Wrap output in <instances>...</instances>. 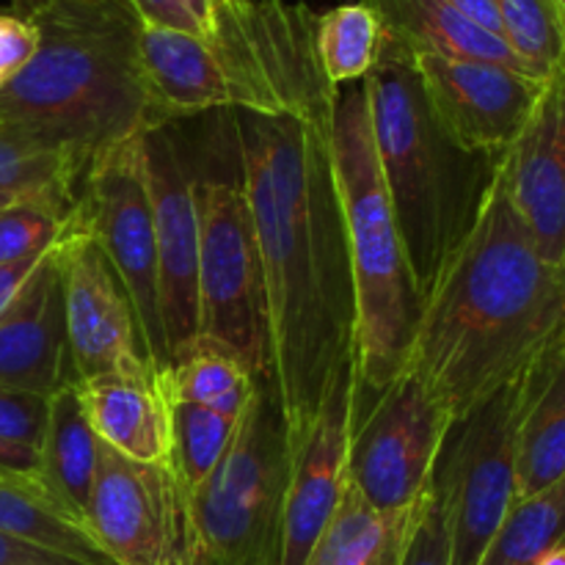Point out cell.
<instances>
[{
    "instance_id": "cell-1",
    "label": "cell",
    "mask_w": 565,
    "mask_h": 565,
    "mask_svg": "<svg viewBox=\"0 0 565 565\" xmlns=\"http://www.w3.org/2000/svg\"><path fill=\"white\" fill-rule=\"evenodd\" d=\"M337 103V99H334ZM331 108L230 110L268 303L270 375L290 450L356 356V301L331 158Z\"/></svg>"
},
{
    "instance_id": "cell-2",
    "label": "cell",
    "mask_w": 565,
    "mask_h": 565,
    "mask_svg": "<svg viewBox=\"0 0 565 565\" xmlns=\"http://www.w3.org/2000/svg\"><path fill=\"white\" fill-rule=\"evenodd\" d=\"M563 331L565 265L541 257L497 163L472 226L425 292L406 370L458 423Z\"/></svg>"
},
{
    "instance_id": "cell-3",
    "label": "cell",
    "mask_w": 565,
    "mask_h": 565,
    "mask_svg": "<svg viewBox=\"0 0 565 565\" xmlns=\"http://www.w3.org/2000/svg\"><path fill=\"white\" fill-rule=\"evenodd\" d=\"M36 53L0 88V121L92 163L163 127L141 66L143 20L130 0H55L33 14Z\"/></svg>"
},
{
    "instance_id": "cell-4",
    "label": "cell",
    "mask_w": 565,
    "mask_h": 565,
    "mask_svg": "<svg viewBox=\"0 0 565 565\" xmlns=\"http://www.w3.org/2000/svg\"><path fill=\"white\" fill-rule=\"evenodd\" d=\"M318 17L307 3L248 0L221 11L210 39L143 25L141 66L160 125L218 110L331 108L340 88L320 64Z\"/></svg>"
},
{
    "instance_id": "cell-5",
    "label": "cell",
    "mask_w": 565,
    "mask_h": 565,
    "mask_svg": "<svg viewBox=\"0 0 565 565\" xmlns=\"http://www.w3.org/2000/svg\"><path fill=\"white\" fill-rule=\"evenodd\" d=\"M381 177L401 226L419 296L478 215L500 158L461 152L436 125L417 58L381 31L379 55L364 77Z\"/></svg>"
},
{
    "instance_id": "cell-6",
    "label": "cell",
    "mask_w": 565,
    "mask_h": 565,
    "mask_svg": "<svg viewBox=\"0 0 565 565\" xmlns=\"http://www.w3.org/2000/svg\"><path fill=\"white\" fill-rule=\"evenodd\" d=\"M331 158L356 301V395L364 397L390 386L406 370L423 296L381 177L362 81L337 94Z\"/></svg>"
},
{
    "instance_id": "cell-7",
    "label": "cell",
    "mask_w": 565,
    "mask_h": 565,
    "mask_svg": "<svg viewBox=\"0 0 565 565\" xmlns=\"http://www.w3.org/2000/svg\"><path fill=\"white\" fill-rule=\"evenodd\" d=\"M290 463L279 395L259 375L226 456L188 494L191 565H279Z\"/></svg>"
},
{
    "instance_id": "cell-8",
    "label": "cell",
    "mask_w": 565,
    "mask_h": 565,
    "mask_svg": "<svg viewBox=\"0 0 565 565\" xmlns=\"http://www.w3.org/2000/svg\"><path fill=\"white\" fill-rule=\"evenodd\" d=\"M199 204V331L270 375L268 303L252 210L237 174H193Z\"/></svg>"
},
{
    "instance_id": "cell-9",
    "label": "cell",
    "mask_w": 565,
    "mask_h": 565,
    "mask_svg": "<svg viewBox=\"0 0 565 565\" xmlns=\"http://www.w3.org/2000/svg\"><path fill=\"white\" fill-rule=\"evenodd\" d=\"M450 425L439 401L408 370L381 392L356 395L348 489L379 511H408L428 489Z\"/></svg>"
},
{
    "instance_id": "cell-10",
    "label": "cell",
    "mask_w": 565,
    "mask_h": 565,
    "mask_svg": "<svg viewBox=\"0 0 565 565\" xmlns=\"http://www.w3.org/2000/svg\"><path fill=\"white\" fill-rule=\"evenodd\" d=\"M519 381L452 423L441 441L434 480L447 500L452 565H480L516 502Z\"/></svg>"
},
{
    "instance_id": "cell-11",
    "label": "cell",
    "mask_w": 565,
    "mask_h": 565,
    "mask_svg": "<svg viewBox=\"0 0 565 565\" xmlns=\"http://www.w3.org/2000/svg\"><path fill=\"white\" fill-rule=\"evenodd\" d=\"M75 213L97 237L105 257L130 292L149 359L158 367H166L169 345L160 318L158 243L143 136L116 143L88 163Z\"/></svg>"
},
{
    "instance_id": "cell-12",
    "label": "cell",
    "mask_w": 565,
    "mask_h": 565,
    "mask_svg": "<svg viewBox=\"0 0 565 565\" xmlns=\"http://www.w3.org/2000/svg\"><path fill=\"white\" fill-rule=\"evenodd\" d=\"M83 524L116 565H191L188 491L169 461H132L99 441Z\"/></svg>"
},
{
    "instance_id": "cell-13",
    "label": "cell",
    "mask_w": 565,
    "mask_h": 565,
    "mask_svg": "<svg viewBox=\"0 0 565 565\" xmlns=\"http://www.w3.org/2000/svg\"><path fill=\"white\" fill-rule=\"evenodd\" d=\"M55 246L75 379H92L127 359H149L130 292L75 210Z\"/></svg>"
},
{
    "instance_id": "cell-14",
    "label": "cell",
    "mask_w": 565,
    "mask_h": 565,
    "mask_svg": "<svg viewBox=\"0 0 565 565\" xmlns=\"http://www.w3.org/2000/svg\"><path fill=\"white\" fill-rule=\"evenodd\" d=\"M436 125L461 152L502 158L535 108L544 77L500 64L417 55Z\"/></svg>"
},
{
    "instance_id": "cell-15",
    "label": "cell",
    "mask_w": 565,
    "mask_h": 565,
    "mask_svg": "<svg viewBox=\"0 0 565 565\" xmlns=\"http://www.w3.org/2000/svg\"><path fill=\"white\" fill-rule=\"evenodd\" d=\"M147 182L158 243L160 318L169 362L199 331V204L171 125L143 132ZM169 367V364H166Z\"/></svg>"
},
{
    "instance_id": "cell-16",
    "label": "cell",
    "mask_w": 565,
    "mask_h": 565,
    "mask_svg": "<svg viewBox=\"0 0 565 565\" xmlns=\"http://www.w3.org/2000/svg\"><path fill=\"white\" fill-rule=\"evenodd\" d=\"M356 401V356L337 370L318 417L292 450L281 516L279 565H303L348 486V447Z\"/></svg>"
},
{
    "instance_id": "cell-17",
    "label": "cell",
    "mask_w": 565,
    "mask_h": 565,
    "mask_svg": "<svg viewBox=\"0 0 565 565\" xmlns=\"http://www.w3.org/2000/svg\"><path fill=\"white\" fill-rule=\"evenodd\" d=\"M500 166L541 257L565 265V55L544 77L533 114Z\"/></svg>"
},
{
    "instance_id": "cell-18",
    "label": "cell",
    "mask_w": 565,
    "mask_h": 565,
    "mask_svg": "<svg viewBox=\"0 0 565 565\" xmlns=\"http://www.w3.org/2000/svg\"><path fill=\"white\" fill-rule=\"evenodd\" d=\"M0 384L44 397L77 384L58 246L44 254L17 301L0 315Z\"/></svg>"
},
{
    "instance_id": "cell-19",
    "label": "cell",
    "mask_w": 565,
    "mask_h": 565,
    "mask_svg": "<svg viewBox=\"0 0 565 565\" xmlns=\"http://www.w3.org/2000/svg\"><path fill=\"white\" fill-rule=\"evenodd\" d=\"M75 386L88 425L103 445L132 461H169L171 403L163 367L147 356L127 359Z\"/></svg>"
},
{
    "instance_id": "cell-20",
    "label": "cell",
    "mask_w": 565,
    "mask_h": 565,
    "mask_svg": "<svg viewBox=\"0 0 565 565\" xmlns=\"http://www.w3.org/2000/svg\"><path fill=\"white\" fill-rule=\"evenodd\" d=\"M565 478V331L519 381L516 500Z\"/></svg>"
},
{
    "instance_id": "cell-21",
    "label": "cell",
    "mask_w": 565,
    "mask_h": 565,
    "mask_svg": "<svg viewBox=\"0 0 565 565\" xmlns=\"http://www.w3.org/2000/svg\"><path fill=\"white\" fill-rule=\"evenodd\" d=\"M362 3L379 14L381 31L386 36L397 39L412 53L486 61L533 75L505 39L469 22L447 0H362Z\"/></svg>"
},
{
    "instance_id": "cell-22",
    "label": "cell",
    "mask_w": 565,
    "mask_h": 565,
    "mask_svg": "<svg viewBox=\"0 0 565 565\" xmlns=\"http://www.w3.org/2000/svg\"><path fill=\"white\" fill-rule=\"evenodd\" d=\"M39 461H42V486L50 500L66 516L83 524L97 478L99 439L88 425L75 384L50 397L47 430L39 447Z\"/></svg>"
},
{
    "instance_id": "cell-23",
    "label": "cell",
    "mask_w": 565,
    "mask_h": 565,
    "mask_svg": "<svg viewBox=\"0 0 565 565\" xmlns=\"http://www.w3.org/2000/svg\"><path fill=\"white\" fill-rule=\"evenodd\" d=\"M254 370L230 348L193 337L163 367V386L169 401L193 403L224 417L241 419L257 390Z\"/></svg>"
},
{
    "instance_id": "cell-24",
    "label": "cell",
    "mask_w": 565,
    "mask_h": 565,
    "mask_svg": "<svg viewBox=\"0 0 565 565\" xmlns=\"http://www.w3.org/2000/svg\"><path fill=\"white\" fill-rule=\"evenodd\" d=\"M412 508L379 511L345 486L334 516L303 565H395Z\"/></svg>"
},
{
    "instance_id": "cell-25",
    "label": "cell",
    "mask_w": 565,
    "mask_h": 565,
    "mask_svg": "<svg viewBox=\"0 0 565 565\" xmlns=\"http://www.w3.org/2000/svg\"><path fill=\"white\" fill-rule=\"evenodd\" d=\"M86 169L70 149L39 141L0 121V191L20 199H47L72 213Z\"/></svg>"
},
{
    "instance_id": "cell-26",
    "label": "cell",
    "mask_w": 565,
    "mask_h": 565,
    "mask_svg": "<svg viewBox=\"0 0 565 565\" xmlns=\"http://www.w3.org/2000/svg\"><path fill=\"white\" fill-rule=\"evenodd\" d=\"M0 533L86 565H116L92 533L66 516L39 486L0 478Z\"/></svg>"
},
{
    "instance_id": "cell-27",
    "label": "cell",
    "mask_w": 565,
    "mask_h": 565,
    "mask_svg": "<svg viewBox=\"0 0 565 565\" xmlns=\"http://www.w3.org/2000/svg\"><path fill=\"white\" fill-rule=\"evenodd\" d=\"M565 544V478L546 491L516 500L486 546L480 565H539Z\"/></svg>"
},
{
    "instance_id": "cell-28",
    "label": "cell",
    "mask_w": 565,
    "mask_h": 565,
    "mask_svg": "<svg viewBox=\"0 0 565 565\" xmlns=\"http://www.w3.org/2000/svg\"><path fill=\"white\" fill-rule=\"evenodd\" d=\"M381 20L367 3H342L318 17V53L331 86L359 83L373 70Z\"/></svg>"
},
{
    "instance_id": "cell-29",
    "label": "cell",
    "mask_w": 565,
    "mask_h": 565,
    "mask_svg": "<svg viewBox=\"0 0 565 565\" xmlns=\"http://www.w3.org/2000/svg\"><path fill=\"white\" fill-rule=\"evenodd\" d=\"M171 403V452L169 463L174 469L182 489L191 494L193 489L210 478L221 458L230 450L241 419L224 417L193 403Z\"/></svg>"
},
{
    "instance_id": "cell-30",
    "label": "cell",
    "mask_w": 565,
    "mask_h": 565,
    "mask_svg": "<svg viewBox=\"0 0 565 565\" xmlns=\"http://www.w3.org/2000/svg\"><path fill=\"white\" fill-rule=\"evenodd\" d=\"M502 36L535 77H546L565 55V17L555 0H497Z\"/></svg>"
},
{
    "instance_id": "cell-31",
    "label": "cell",
    "mask_w": 565,
    "mask_h": 565,
    "mask_svg": "<svg viewBox=\"0 0 565 565\" xmlns=\"http://www.w3.org/2000/svg\"><path fill=\"white\" fill-rule=\"evenodd\" d=\"M70 215L47 199H20L0 210V265L50 252L64 235Z\"/></svg>"
},
{
    "instance_id": "cell-32",
    "label": "cell",
    "mask_w": 565,
    "mask_h": 565,
    "mask_svg": "<svg viewBox=\"0 0 565 565\" xmlns=\"http://www.w3.org/2000/svg\"><path fill=\"white\" fill-rule=\"evenodd\" d=\"M395 565H452L447 500L430 475L428 489L414 502Z\"/></svg>"
},
{
    "instance_id": "cell-33",
    "label": "cell",
    "mask_w": 565,
    "mask_h": 565,
    "mask_svg": "<svg viewBox=\"0 0 565 565\" xmlns=\"http://www.w3.org/2000/svg\"><path fill=\"white\" fill-rule=\"evenodd\" d=\"M50 397L0 384V439L39 450L47 430Z\"/></svg>"
},
{
    "instance_id": "cell-34",
    "label": "cell",
    "mask_w": 565,
    "mask_h": 565,
    "mask_svg": "<svg viewBox=\"0 0 565 565\" xmlns=\"http://www.w3.org/2000/svg\"><path fill=\"white\" fill-rule=\"evenodd\" d=\"M36 44L39 36L33 22L11 11H0V88L9 86L25 70L31 55L36 53Z\"/></svg>"
},
{
    "instance_id": "cell-35",
    "label": "cell",
    "mask_w": 565,
    "mask_h": 565,
    "mask_svg": "<svg viewBox=\"0 0 565 565\" xmlns=\"http://www.w3.org/2000/svg\"><path fill=\"white\" fill-rule=\"evenodd\" d=\"M130 6L138 11L143 25L191 33V36L204 39L202 25H199L188 0H130Z\"/></svg>"
},
{
    "instance_id": "cell-36",
    "label": "cell",
    "mask_w": 565,
    "mask_h": 565,
    "mask_svg": "<svg viewBox=\"0 0 565 565\" xmlns=\"http://www.w3.org/2000/svg\"><path fill=\"white\" fill-rule=\"evenodd\" d=\"M0 478L44 489L39 450H31V447H22V445H14V441L0 439ZM44 494H47V491H44Z\"/></svg>"
},
{
    "instance_id": "cell-37",
    "label": "cell",
    "mask_w": 565,
    "mask_h": 565,
    "mask_svg": "<svg viewBox=\"0 0 565 565\" xmlns=\"http://www.w3.org/2000/svg\"><path fill=\"white\" fill-rule=\"evenodd\" d=\"M0 565H86V563L75 561V557L58 555V552H50L44 550V546L25 544V541L0 533Z\"/></svg>"
},
{
    "instance_id": "cell-38",
    "label": "cell",
    "mask_w": 565,
    "mask_h": 565,
    "mask_svg": "<svg viewBox=\"0 0 565 565\" xmlns=\"http://www.w3.org/2000/svg\"><path fill=\"white\" fill-rule=\"evenodd\" d=\"M47 254V252H44ZM44 254L39 257H28V259H17V263H6L0 265V315L17 301V296L22 292V287L28 285V279L33 276V270L39 268Z\"/></svg>"
},
{
    "instance_id": "cell-39",
    "label": "cell",
    "mask_w": 565,
    "mask_h": 565,
    "mask_svg": "<svg viewBox=\"0 0 565 565\" xmlns=\"http://www.w3.org/2000/svg\"><path fill=\"white\" fill-rule=\"evenodd\" d=\"M447 3H450L458 14L467 17L469 22L483 28V31L502 36V20L500 9H497V0H447Z\"/></svg>"
},
{
    "instance_id": "cell-40",
    "label": "cell",
    "mask_w": 565,
    "mask_h": 565,
    "mask_svg": "<svg viewBox=\"0 0 565 565\" xmlns=\"http://www.w3.org/2000/svg\"><path fill=\"white\" fill-rule=\"evenodd\" d=\"M50 3H55V0H11V14L22 17V20H31L33 14L47 9Z\"/></svg>"
},
{
    "instance_id": "cell-41",
    "label": "cell",
    "mask_w": 565,
    "mask_h": 565,
    "mask_svg": "<svg viewBox=\"0 0 565 565\" xmlns=\"http://www.w3.org/2000/svg\"><path fill=\"white\" fill-rule=\"evenodd\" d=\"M539 565H565V544L555 546L552 552H546V557Z\"/></svg>"
},
{
    "instance_id": "cell-42",
    "label": "cell",
    "mask_w": 565,
    "mask_h": 565,
    "mask_svg": "<svg viewBox=\"0 0 565 565\" xmlns=\"http://www.w3.org/2000/svg\"><path fill=\"white\" fill-rule=\"evenodd\" d=\"M14 202H20V196L17 193H9V191H0V210L11 207Z\"/></svg>"
},
{
    "instance_id": "cell-43",
    "label": "cell",
    "mask_w": 565,
    "mask_h": 565,
    "mask_svg": "<svg viewBox=\"0 0 565 565\" xmlns=\"http://www.w3.org/2000/svg\"><path fill=\"white\" fill-rule=\"evenodd\" d=\"M555 6H557V9H561V14L565 17V0H555Z\"/></svg>"
}]
</instances>
